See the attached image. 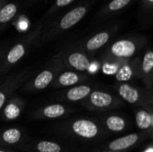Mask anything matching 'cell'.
I'll use <instances>...</instances> for the list:
<instances>
[{"label": "cell", "mask_w": 153, "mask_h": 152, "mask_svg": "<svg viewBox=\"0 0 153 152\" xmlns=\"http://www.w3.org/2000/svg\"><path fill=\"white\" fill-rule=\"evenodd\" d=\"M64 68L65 65L61 54H58L50 60L44 69H42L34 77H30L21 88L23 91L29 93L40 91L51 85L56 76L63 72Z\"/></svg>", "instance_id": "obj_1"}, {"label": "cell", "mask_w": 153, "mask_h": 152, "mask_svg": "<svg viewBox=\"0 0 153 152\" xmlns=\"http://www.w3.org/2000/svg\"><path fill=\"white\" fill-rule=\"evenodd\" d=\"M117 92L126 102L137 105L143 109L152 112V91L136 88L129 83L121 82L117 87Z\"/></svg>", "instance_id": "obj_2"}, {"label": "cell", "mask_w": 153, "mask_h": 152, "mask_svg": "<svg viewBox=\"0 0 153 152\" xmlns=\"http://www.w3.org/2000/svg\"><path fill=\"white\" fill-rule=\"evenodd\" d=\"M32 75L33 70L31 68H26L13 74L0 84V111L4 104L14 94V92L20 89Z\"/></svg>", "instance_id": "obj_3"}, {"label": "cell", "mask_w": 153, "mask_h": 152, "mask_svg": "<svg viewBox=\"0 0 153 152\" xmlns=\"http://www.w3.org/2000/svg\"><path fill=\"white\" fill-rule=\"evenodd\" d=\"M82 105L90 110H109L122 106V101L110 93L101 90H92L82 100Z\"/></svg>", "instance_id": "obj_4"}, {"label": "cell", "mask_w": 153, "mask_h": 152, "mask_svg": "<svg viewBox=\"0 0 153 152\" xmlns=\"http://www.w3.org/2000/svg\"><path fill=\"white\" fill-rule=\"evenodd\" d=\"M138 50V44L133 39H120L112 44L108 51L109 59L118 61L121 64L126 62L134 56Z\"/></svg>", "instance_id": "obj_5"}, {"label": "cell", "mask_w": 153, "mask_h": 152, "mask_svg": "<svg viewBox=\"0 0 153 152\" xmlns=\"http://www.w3.org/2000/svg\"><path fill=\"white\" fill-rule=\"evenodd\" d=\"M69 129L72 133L85 140L95 139L100 133L99 125L90 119L74 120L70 124Z\"/></svg>", "instance_id": "obj_6"}, {"label": "cell", "mask_w": 153, "mask_h": 152, "mask_svg": "<svg viewBox=\"0 0 153 152\" xmlns=\"http://www.w3.org/2000/svg\"><path fill=\"white\" fill-rule=\"evenodd\" d=\"M64 65L78 73L87 72L91 67L89 57L81 51H72L67 54H61Z\"/></svg>", "instance_id": "obj_7"}, {"label": "cell", "mask_w": 153, "mask_h": 152, "mask_svg": "<svg viewBox=\"0 0 153 152\" xmlns=\"http://www.w3.org/2000/svg\"><path fill=\"white\" fill-rule=\"evenodd\" d=\"M87 80H88V76L86 74L72 70H67L60 73L51 85L53 88L71 87V86L78 85L79 83L83 82Z\"/></svg>", "instance_id": "obj_8"}, {"label": "cell", "mask_w": 153, "mask_h": 152, "mask_svg": "<svg viewBox=\"0 0 153 152\" xmlns=\"http://www.w3.org/2000/svg\"><path fill=\"white\" fill-rule=\"evenodd\" d=\"M24 106L25 102L22 99L12 96L2 108V119L5 122H10L19 118Z\"/></svg>", "instance_id": "obj_9"}, {"label": "cell", "mask_w": 153, "mask_h": 152, "mask_svg": "<svg viewBox=\"0 0 153 152\" xmlns=\"http://www.w3.org/2000/svg\"><path fill=\"white\" fill-rule=\"evenodd\" d=\"M67 112L68 109L62 104H50L38 108L31 116L36 119H56L64 116Z\"/></svg>", "instance_id": "obj_10"}, {"label": "cell", "mask_w": 153, "mask_h": 152, "mask_svg": "<svg viewBox=\"0 0 153 152\" xmlns=\"http://www.w3.org/2000/svg\"><path fill=\"white\" fill-rule=\"evenodd\" d=\"M153 52L149 49L147 50L141 61L140 65V78L143 79L144 84L147 87V90L152 91L153 80Z\"/></svg>", "instance_id": "obj_11"}, {"label": "cell", "mask_w": 153, "mask_h": 152, "mask_svg": "<svg viewBox=\"0 0 153 152\" xmlns=\"http://www.w3.org/2000/svg\"><path fill=\"white\" fill-rule=\"evenodd\" d=\"M141 133H130L110 142L108 149L110 151H122L134 146L141 139Z\"/></svg>", "instance_id": "obj_12"}, {"label": "cell", "mask_w": 153, "mask_h": 152, "mask_svg": "<svg viewBox=\"0 0 153 152\" xmlns=\"http://www.w3.org/2000/svg\"><path fill=\"white\" fill-rule=\"evenodd\" d=\"M86 12H87V9L84 6H78V7L74 8L61 19L59 25H58L59 29L65 30L72 28L84 17Z\"/></svg>", "instance_id": "obj_13"}, {"label": "cell", "mask_w": 153, "mask_h": 152, "mask_svg": "<svg viewBox=\"0 0 153 152\" xmlns=\"http://www.w3.org/2000/svg\"><path fill=\"white\" fill-rule=\"evenodd\" d=\"M92 91V89L90 85L86 84H79L72 87L68 90H66L63 97L65 99L72 102L82 101L85 99Z\"/></svg>", "instance_id": "obj_14"}, {"label": "cell", "mask_w": 153, "mask_h": 152, "mask_svg": "<svg viewBox=\"0 0 153 152\" xmlns=\"http://www.w3.org/2000/svg\"><path fill=\"white\" fill-rule=\"evenodd\" d=\"M140 65L141 63L138 65L136 62H133L131 65H128L127 62H124L117 69L116 79L119 82H126L133 77L140 78Z\"/></svg>", "instance_id": "obj_15"}, {"label": "cell", "mask_w": 153, "mask_h": 152, "mask_svg": "<svg viewBox=\"0 0 153 152\" xmlns=\"http://www.w3.org/2000/svg\"><path fill=\"white\" fill-rule=\"evenodd\" d=\"M23 139V133L21 129L12 127L0 133V146L16 145Z\"/></svg>", "instance_id": "obj_16"}, {"label": "cell", "mask_w": 153, "mask_h": 152, "mask_svg": "<svg viewBox=\"0 0 153 152\" xmlns=\"http://www.w3.org/2000/svg\"><path fill=\"white\" fill-rule=\"evenodd\" d=\"M135 123L140 130L152 133L153 128L152 112L143 108L139 109L135 114Z\"/></svg>", "instance_id": "obj_17"}, {"label": "cell", "mask_w": 153, "mask_h": 152, "mask_svg": "<svg viewBox=\"0 0 153 152\" xmlns=\"http://www.w3.org/2000/svg\"><path fill=\"white\" fill-rule=\"evenodd\" d=\"M110 34L108 31H101L91 37L86 42V49L89 52H93L100 49L109 40Z\"/></svg>", "instance_id": "obj_18"}, {"label": "cell", "mask_w": 153, "mask_h": 152, "mask_svg": "<svg viewBox=\"0 0 153 152\" xmlns=\"http://www.w3.org/2000/svg\"><path fill=\"white\" fill-rule=\"evenodd\" d=\"M105 125L107 128L114 133L122 132L126 127V121L124 117L117 115L109 116L105 120Z\"/></svg>", "instance_id": "obj_19"}, {"label": "cell", "mask_w": 153, "mask_h": 152, "mask_svg": "<svg viewBox=\"0 0 153 152\" xmlns=\"http://www.w3.org/2000/svg\"><path fill=\"white\" fill-rule=\"evenodd\" d=\"M27 150H34L36 152H62L60 144L50 141H40L36 142L32 147L26 148Z\"/></svg>", "instance_id": "obj_20"}, {"label": "cell", "mask_w": 153, "mask_h": 152, "mask_svg": "<svg viewBox=\"0 0 153 152\" xmlns=\"http://www.w3.org/2000/svg\"><path fill=\"white\" fill-rule=\"evenodd\" d=\"M17 13V6L13 4H7L0 9V23H6L10 22Z\"/></svg>", "instance_id": "obj_21"}, {"label": "cell", "mask_w": 153, "mask_h": 152, "mask_svg": "<svg viewBox=\"0 0 153 152\" xmlns=\"http://www.w3.org/2000/svg\"><path fill=\"white\" fill-rule=\"evenodd\" d=\"M131 0H112L108 4V9L110 11H117L125 6H126Z\"/></svg>", "instance_id": "obj_22"}, {"label": "cell", "mask_w": 153, "mask_h": 152, "mask_svg": "<svg viewBox=\"0 0 153 152\" xmlns=\"http://www.w3.org/2000/svg\"><path fill=\"white\" fill-rule=\"evenodd\" d=\"M74 0H56V5L59 7L65 6L69 4H71Z\"/></svg>", "instance_id": "obj_23"}, {"label": "cell", "mask_w": 153, "mask_h": 152, "mask_svg": "<svg viewBox=\"0 0 153 152\" xmlns=\"http://www.w3.org/2000/svg\"><path fill=\"white\" fill-rule=\"evenodd\" d=\"M0 152H14V151H9V150H7V149H2V148H0Z\"/></svg>", "instance_id": "obj_24"}, {"label": "cell", "mask_w": 153, "mask_h": 152, "mask_svg": "<svg viewBox=\"0 0 153 152\" xmlns=\"http://www.w3.org/2000/svg\"><path fill=\"white\" fill-rule=\"evenodd\" d=\"M2 58H3V52H0V62L2 60Z\"/></svg>", "instance_id": "obj_25"}]
</instances>
